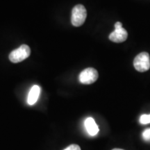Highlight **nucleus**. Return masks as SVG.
I'll return each mask as SVG.
<instances>
[{
    "label": "nucleus",
    "mask_w": 150,
    "mask_h": 150,
    "mask_svg": "<svg viewBox=\"0 0 150 150\" xmlns=\"http://www.w3.org/2000/svg\"><path fill=\"white\" fill-rule=\"evenodd\" d=\"M87 17V11L84 6L78 4L73 8L71 22L74 27H80L85 22Z\"/></svg>",
    "instance_id": "1"
},
{
    "label": "nucleus",
    "mask_w": 150,
    "mask_h": 150,
    "mask_svg": "<svg viewBox=\"0 0 150 150\" xmlns=\"http://www.w3.org/2000/svg\"><path fill=\"white\" fill-rule=\"evenodd\" d=\"M31 54V50L27 45H22L9 54V59L12 63H17L27 59Z\"/></svg>",
    "instance_id": "2"
},
{
    "label": "nucleus",
    "mask_w": 150,
    "mask_h": 150,
    "mask_svg": "<svg viewBox=\"0 0 150 150\" xmlns=\"http://www.w3.org/2000/svg\"><path fill=\"white\" fill-rule=\"evenodd\" d=\"M134 65L138 72H143L150 68V57L147 52H142L134 59Z\"/></svg>",
    "instance_id": "3"
},
{
    "label": "nucleus",
    "mask_w": 150,
    "mask_h": 150,
    "mask_svg": "<svg viewBox=\"0 0 150 150\" xmlns=\"http://www.w3.org/2000/svg\"><path fill=\"white\" fill-rule=\"evenodd\" d=\"M99 74L97 71L95 69L88 67L82 71L80 73L79 76V81L83 84H92L95 83L98 79Z\"/></svg>",
    "instance_id": "4"
},
{
    "label": "nucleus",
    "mask_w": 150,
    "mask_h": 150,
    "mask_svg": "<svg viewBox=\"0 0 150 150\" xmlns=\"http://www.w3.org/2000/svg\"><path fill=\"white\" fill-rule=\"evenodd\" d=\"M128 33L124 28L115 29L109 35V39L114 42H122L127 39Z\"/></svg>",
    "instance_id": "5"
},
{
    "label": "nucleus",
    "mask_w": 150,
    "mask_h": 150,
    "mask_svg": "<svg viewBox=\"0 0 150 150\" xmlns=\"http://www.w3.org/2000/svg\"><path fill=\"white\" fill-rule=\"evenodd\" d=\"M85 127L88 133L91 136H96L98 134L99 129L98 126L95 122V120L93 117H88L85 121Z\"/></svg>",
    "instance_id": "6"
},
{
    "label": "nucleus",
    "mask_w": 150,
    "mask_h": 150,
    "mask_svg": "<svg viewBox=\"0 0 150 150\" xmlns=\"http://www.w3.org/2000/svg\"><path fill=\"white\" fill-rule=\"evenodd\" d=\"M40 89L39 86H33L31 88V89L29 91V95H28V104L29 105H33L37 102L39 95H40Z\"/></svg>",
    "instance_id": "7"
},
{
    "label": "nucleus",
    "mask_w": 150,
    "mask_h": 150,
    "mask_svg": "<svg viewBox=\"0 0 150 150\" xmlns=\"http://www.w3.org/2000/svg\"><path fill=\"white\" fill-rule=\"evenodd\" d=\"M140 122L142 125H147V124L150 123V114L147 115V114H144L142 115L140 117Z\"/></svg>",
    "instance_id": "8"
},
{
    "label": "nucleus",
    "mask_w": 150,
    "mask_h": 150,
    "mask_svg": "<svg viewBox=\"0 0 150 150\" xmlns=\"http://www.w3.org/2000/svg\"><path fill=\"white\" fill-rule=\"evenodd\" d=\"M142 138L144 140L150 142V129H147L142 132Z\"/></svg>",
    "instance_id": "9"
},
{
    "label": "nucleus",
    "mask_w": 150,
    "mask_h": 150,
    "mask_svg": "<svg viewBox=\"0 0 150 150\" xmlns=\"http://www.w3.org/2000/svg\"><path fill=\"white\" fill-rule=\"evenodd\" d=\"M63 150H81V147L78 145H76V144H72V145H70L69 147L65 148V149Z\"/></svg>",
    "instance_id": "10"
},
{
    "label": "nucleus",
    "mask_w": 150,
    "mask_h": 150,
    "mask_svg": "<svg viewBox=\"0 0 150 150\" xmlns=\"http://www.w3.org/2000/svg\"><path fill=\"white\" fill-rule=\"evenodd\" d=\"M120 28H122V24L120 22H116L115 24V29H120Z\"/></svg>",
    "instance_id": "11"
},
{
    "label": "nucleus",
    "mask_w": 150,
    "mask_h": 150,
    "mask_svg": "<svg viewBox=\"0 0 150 150\" xmlns=\"http://www.w3.org/2000/svg\"><path fill=\"white\" fill-rule=\"evenodd\" d=\"M112 150H124V149H117V148H115V149H113Z\"/></svg>",
    "instance_id": "12"
}]
</instances>
